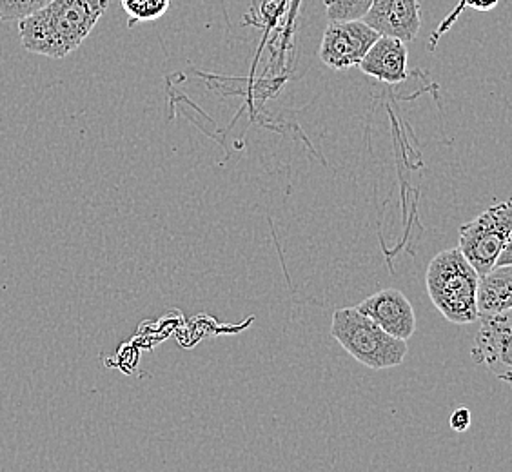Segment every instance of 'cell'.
<instances>
[{"label": "cell", "mask_w": 512, "mask_h": 472, "mask_svg": "<svg viewBox=\"0 0 512 472\" xmlns=\"http://www.w3.org/2000/svg\"><path fill=\"white\" fill-rule=\"evenodd\" d=\"M108 0H51L19 20L22 46L50 59H64L80 48L108 10Z\"/></svg>", "instance_id": "6da1fadb"}, {"label": "cell", "mask_w": 512, "mask_h": 472, "mask_svg": "<svg viewBox=\"0 0 512 472\" xmlns=\"http://www.w3.org/2000/svg\"><path fill=\"white\" fill-rule=\"evenodd\" d=\"M480 278L482 276L456 247L434 256L427 267L425 286L431 302L445 320L451 324L469 325L480 318Z\"/></svg>", "instance_id": "7a4b0ae2"}, {"label": "cell", "mask_w": 512, "mask_h": 472, "mask_svg": "<svg viewBox=\"0 0 512 472\" xmlns=\"http://www.w3.org/2000/svg\"><path fill=\"white\" fill-rule=\"evenodd\" d=\"M331 336L356 362L373 371L393 369L404 364L409 351L407 340L389 335L356 307L336 309L331 322Z\"/></svg>", "instance_id": "3957f363"}, {"label": "cell", "mask_w": 512, "mask_h": 472, "mask_svg": "<svg viewBox=\"0 0 512 472\" xmlns=\"http://www.w3.org/2000/svg\"><path fill=\"white\" fill-rule=\"evenodd\" d=\"M512 233V200L489 207L460 227L458 249L483 276L493 271L507 238Z\"/></svg>", "instance_id": "277c9868"}, {"label": "cell", "mask_w": 512, "mask_h": 472, "mask_svg": "<svg viewBox=\"0 0 512 472\" xmlns=\"http://www.w3.org/2000/svg\"><path fill=\"white\" fill-rule=\"evenodd\" d=\"M380 37L364 20H331L320 44V60L327 68L344 71L358 68Z\"/></svg>", "instance_id": "5b68a950"}, {"label": "cell", "mask_w": 512, "mask_h": 472, "mask_svg": "<svg viewBox=\"0 0 512 472\" xmlns=\"http://www.w3.org/2000/svg\"><path fill=\"white\" fill-rule=\"evenodd\" d=\"M478 322L480 329L471 356L476 364L489 367L502 380L512 374V307L480 315Z\"/></svg>", "instance_id": "8992f818"}, {"label": "cell", "mask_w": 512, "mask_h": 472, "mask_svg": "<svg viewBox=\"0 0 512 472\" xmlns=\"http://www.w3.org/2000/svg\"><path fill=\"white\" fill-rule=\"evenodd\" d=\"M355 307L389 335L400 340H409L416 333V313L413 304L398 289H382Z\"/></svg>", "instance_id": "52a82bcc"}, {"label": "cell", "mask_w": 512, "mask_h": 472, "mask_svg": "<svg viewBox=\"0 0 512 472\" xmlns=\"http://www.w3.org/2000/svg\"><path fill=\"white\" fill-rule=\"evenodd\" d=\"M364 22L380 35L413 42L422 28V10L418 0H375L365 13Z\"/></svg>", "instance_id": "ba28073f"}, {"label": "cell", "mask_w": 512, "mask_h": 472, "mask_svg": "<svg viewBox=\"0 0 512 472\" xmlns=\"http://www.w3.org/2000/svg\"><path fill=\"white\" fill-rule=\"evenodd\" d=\"M409 51L404 40L380 35L371 50L365 53L358 68L367 77L385 84H402L409 77Z\"/></svg>", "instance_id": "9c48e42d"}, {"label": "cell", "mask_w": 512, "mask_h": 472, "mask_svg": "<svg viewBox=\"0 0 512 472\" xmlns=\"http://www.w3.org/2000/svg\"><path fill=\"white\" fill-rule=\"evenodd\" d=\"M480 315L498 313L512 307V266L493 267L480 278L478 291Z\"/></svg>", "instance_id": "30bf717a"}, {"label": "cell", "mask_w": 512, "mask_h": 472, "mask_svg": "<svg viewBox=\"0 0 512 472\" xmlns=\"http://www.w3.org/2000/svg\"><path fill=\"white\" fill-rule=\"evenodd\" d=\"M122 10L128 15L129 26L146 24L164 17L168 13L171 0H120Z\"/></svg>", "instance_id": "8fae6325"}, {"label": "cell", "mask_w": 512, "mask_h": 472, "mask_svg": "<svg viewBox=\"0 0 512 472\" xmlns=\"http://www.w3.org/2000/svg\"><path fill=\"white\" fill-rule=\"evenodd\" d=\"M375 0H324L325 17L331 20H360Z\"/></svg>", "instance_id": "7c38bea8"}, {"label": "cell", "mask_w": 512, "mask_h": 472, "mask_svg": "<svg viewBox=\"0 0 512 472\" xmlns=\"http://www.w3.org/2000/svg\"><path fill=\"white\" fill-rule=\"evenodd\" d=\"M51 0H0V20L19 22L48 6Z\"/></svg>", "instance_id": "4fadbf2b"}, {"label": "cell", "mask_w": 512, "mask_h": 472, "mask_svg": "<svg viewBox=\"0 0 512 472\" xmlns=\"http://www.w3.org/2000/svg\"><path fill=\"white\" fill-rule=\"evenodd\" d=\"M500 4V0H460L458 2V6H456V10L444 20V24L440 26V30L436 31L433 35V44H436V40L440 39V35L445 33V31L449 30L451 26H453L454 22L458 20V17L462 15L463 11L467 10V8H471V10L476 11H493L496 6Z\"/></svg>", "instance_id": "5bb4252c"}, {"label": "cell", "mask_w": 512, "mask_h": 472, "mask_svg": "<svg viewBox=\"0 0 512 472\" xmlns=\"http://www.w3.org/2000/svg\"><path fill=\"white\" fill-rule=\"evenodd\" d=\"M449 423H451V429L456 431V433H465V431L471 427V411L465 409V407L456 409V411L451 414Z\"/></svg>", "instance_id": "9a60e30c"}, {"label": "cell", "mask_w": 512, "mask_h": 472, "mask_svg": "<svg viewBox=\"0 0 512 472\" xmlns=\"http://www.w3.org/2000/svg\"><path fill=\"white\" fill-rule=\"evenodd\" d=\"M496 266H512V233L509 235V238H507V242H505V246H503L502 253H500L498 260H496Z\"/></svg>", "instance_id": "2e32d148"}, {"label": "cell", "mask_w": 512, "mask_h": 472, "mask_svg": "<svg viewBox=\"0 0 512 472\" xmlns=\"http://www.w3.org/2000/svg\"><path fill=\"white\" fill-rule=\"evenodd\" d=\"M503 384L509 385L512 389V374H509V376H505V378H502Z\"/></svg>", "instance_id": "e0dca14e"}]
</instances>
